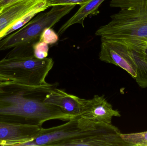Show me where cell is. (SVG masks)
I'll list each match as a JSON object with an SVG mask.
<instances>
[{
	"label": "cell",
	"instance_id": "cell-13",
	"mask_svg": "<svg viewBox=\"0 0 147 146\" xmlns=\"http://www.w3.org/2000/svg\"><path fill=\"white\" fill-rule=\"evenodd\" d=\"M123 139L128 146H147V131L122 134Z\"/></svg>",
	"mask_w": 147,
	"mask_h": 146
},
{
	"label": "cell",
	"instance_id": "cell-12",
	"mask_svg": "<svg viewBox=\"0 0 147 146\" xmlns=\"http://www.w3.org/2000/svg\"><path fill=\"white\" fill-rule=\"evenodd\" d=\"M49 7L47 6H43V7H40L37 8L35 9H34L32 11L30 12V13L27 14L25 16H23L22 19L19 20L17 21L14 25H13L8 30L6 31L3 36L2 39L5 37L6 36L12 33L13 32L15 31L18 30L21 27L25 25L28 22H29L36 15L38 14L39 13H41L42 11H44L45 9L48 8Z\"/></svg>",
	"mask_w": 147,
	"mask_h": 146
},
{
	"label": "cell",
	"instance_id": "cell-5",
	"mask_svg": "<svg viewBox=\"0 0 147 146\" xmlns=\"http://www.w3.org/2000/svg\"><path fill=\"white\" fill-rule=\"evenodd\" d=\"M75 5H55L49 11L34 17L16 31L0 40V51L17 47H26L35 40L47 28H51L69 14Z\"/></svg>",
	"mask_w": 147,
	"mask_h": 146
},
{
	"label": "cell",
	"instance_id": "cell-17",
	"mask_svg": "<svg viewBox=\"0 0 147 146\" xmlns=\"http://www.w3.org/2000/svg\"><path fill=\"white\" fill-rule=\"evenodd\" d=\"M146 54L147 55V47L146 49Z\"/></svg>",
	"mask_w": 147,
	"mask_h": 146
},
{
	"label": "cell",
	"instance_id": "cell-7",
	"mask_svg": "<svg viewBox=\"0 0 147 146\" xmlns=\"http://www.w3.org/2000/svg\"><path fill=\"white\" fill-rule=\"evenodd\" d=\"M42 126L0 121V146H22L40 132Z\"/></svg>",
	"mask_w": 147,
	"mask_h": 146
},
{
	"label": "cell",
	"instance_id": "cell-8",
	"mask_svg": "<svg viewBox=\"0 0 147 146\" xmlns=\"http://www.w3.org/2000/svg\"><path fill=\"white\" fill-rule=\"evenodd\" d=\"M43 6L48 7L45 0H18L1 7L0 9V40L6 31L18 21L34 9Z\"/></svg>",
	"mask_w": 147,
	"mask_h": 146
},
{
	"label": "cell",
	"instance_id": "cell-9",
	"mask_svg": "<svg viewBox=\"0 0 147 146\" xmlns=\"http://www.w3.org/2000/svg\"><path fill=\"white\" fill-rule=\"evenodd\" d=\"M80 116L98 123L111 124L114 117L121 116L120 111L113 109L104 95H95L90 99H82Z\"/></svg>",
	"mask_w": 147,
	"mask_h": 146
},
{
	"label": "cell",
	"instance_id": "cell-16",
	"mask_svg": "<svg viewBox=\"0 0 147 146\" xmlns=\"http://www.w3.org/2000/svg\"><path fill=\"white\" fill-rule=\"evenodd\" d=\"M89 0H45L47 6L50 7L55 5H79L85 3Z\"/></svg>",
	"mask_w": 147,
	"mask_h": 146
},
{
	"label": "cell",
	"instance_id": "cell-10",
	"mask_svg": "<svg viewBox=\"0 0 147 146\" xmlns=\"http://www.w3.org/2000/svg\"><path fill=\"white\" fill-rule=\"evenodd\" d=\"M82 99L75 95L67 93L63 90L54 87L47 93L44 102L57 106L64 113L75 117L80 116Z\"/></svg>",
	"mask_w": 147,
	"mask_h": 146
},
{
	"label": "cell",
	"instance_id": "cell-6",
	"mask_svg": "<svg viewBox=\"0 0 147 146\" xmlns=\"http://www.w3.org/2000/svg\"><path fill=\"white\" fill-rule=\"evenodd\" d=\"M99 59L102 61L120 67L133 78L136 79L137 69L131 52L121 45L101 38Z\"/></svg>",
	"mask_w": 147,
	"mask_h": 146
},
{
	"label": "cell",
	"instance_id": "cell-4",
	"mask_svg": "<svg viewBox=\"0 0 147 146\" xmlns=\"http://www.w3.org/2000/svg\"><path fill=\"white\" fill-rule=\"evenodd\" d=\"M14 48L0 60V74L18 83L33 86L47 85L45 79L54 65L53 59L36 58L33 49Z\"/></svg>",
	"mask_w": 147,
	"mask_h": 146
},
{
	"label": "cell",
	"instance_id": "cell-1",
	"mask_svg": "<svg viewBox=\"0 0 147 146\" xmlns=\"http://www.w3.org/2000/svg\"><path fill=\"white\" fill-rule=\"evenodd\" d=\"M54 85L33 86L16 82L0 90V121L39 125L48 121H68L73 117L44 102Z\"/></svg>",
	"mask_w": 147,
	"mask_h": 146
},
{
	"label": "cell",
	"instance_id": "cell-3",
	"mask_svg": "<svg viewBox=\"0 0 147 146\" xmlns=\"http://www.w3.org/2000/svg\"><path fill=\"white\" fill-rule=\"evenodd\" d=\"M110 6L120 10L95 35L121 45L129 50L147 47V0H111Z\"/></svg>",
	"mask_w": 147,
	"mask_h": 146
},
{
	"label": "cell",
	"instance_id": "cell-14",
	"mask_svg": "<svg viewBox=\"0 0 147 146\" xmlns=\"http://www.w3.org/2000/svg\"><path fill=\"white\" fill-rule=\"evenodd\" d=\"M48 45V44L40 41L35 43L32 45L34 56L39 59L47 57L49 49Z\"/></svg>",
	"mask_w": 147,
	"mask_h": 146
},
{
	"label": "cell",
	"instance_id": "cell-15",
	"mask_svg": "<svg viewBox=\"0 0 147 146\" xmlns=\"http://www.w3.org/2000/svg\"><path fill=\"white\" fill-rule=\"evenodd\" d=\"M39 41L45 42L48 45H52L57 42L58 34L51 28L45 29L40 35Z\"/></svg>",
	"mask_w": 147,
	"mask_h": 146
},
{
	"label": "cell",
	"instance_id": "cell-2",
	"mask_svg": "<svg viewBox=\"0 0 147 146\" xmlns=\"http://www.w3.org/2000/svg\"><path fill=\"white\" fill-rule=\"evenodd\" d=\"M23 146H128L121 133L112 124L98 123L82 117L50 128H42L38 134Z\"/></svg>",
	"mask_w": 147,
	"mask_h": 146
},
{
	"label": "cell",
	"instance_id": "cell-18",
	"mask_svg": "<svg viewBox=\"0 0 147 146\" xmlns=\"http://www.w3.org/2000/svg\"><path fill=\"white\" fill-rule=\"evenodd\" d=\"M1 6H0V9H1Z\"/></svg>",
	"mask_w": 147,
	"mask_h": 146
},
{
	"label": "cell",
	"instance_id": "cell-11",
	"mask_svg": "<svg viewBox=\"0 0 147 146\" xmlns=\"http://www.w3.org/2000/svg\"><path fill=\"white\" fill-rule=\"evenodd\" d=\"M105 1V0H89L80 5L78 11L61 27L57 34L61 35L70 27L76 24H80L84 27V21L86 18L88 16L97 14L99 6Z\"/></svg>",
	"mask_w": 147,
	"mask_h": 146
}]
</instances>
